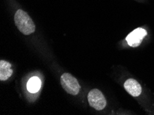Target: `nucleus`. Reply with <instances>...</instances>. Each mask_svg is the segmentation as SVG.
Listing matches in <instances>:
<instances>
[{"label":"nucleus","mask_w":154,"mask_h":115,"mask_svg":"<svg viewBox=\"0 0 154 115\" xmlns=\"http://www.w3.org/2000/svg\"><path fill=\"white\" fill-rule=\"evenodd\" d=\"M15 23L18 30L25 35L33 33L35 30V25L27 13L21 9L16 12L15 15Z\"/></svg>","instance_id":"nucleus-1"},{"label":"nucleus","mask_w":154,"mask_h":115,"mask_svg":"<svg viewBox=\"0 0 154 115\" xmlns=\"http://www.w3.org/2000/svg\"><path fill=\"white\" fill-rule=\"evenodd\" d=\"M60 83L64 90L70 95H77L80 92V86L78 81L71 74H63L60 77Z\"/></svg>","instance_id":"nucleus-2"},{"label":"nucleus","mask_w":154,"mask_h":115,"mask_svg":"<svg viewBox=\"0 0 154 115\" xmlns=\"http://www.w3.org/2000/svg\"><path fill=\"white\" fill-rule=\"evenodd\" d=\"M88 104L96 110H103L106 105V100L98 89H93L88 94Z\"/></svg>","instance_id":"nucleus-3"},{"label":"nucleus","mask_w":154,"mask_h":115,"mask_svg":"<svg viewBox=\"0 0 154 115\" xmlns=\"http://www.w3.org/2000/svg\"><path fill=\"white\" fill-rule=\"evenodd\" d=\"M146 35H147V32L145 29L142 28H137L127 35V37H126V41L129 46L136 48L140 45Z\"/></svg>","instance_id":"nucleus-4"},{"label":"nucleus","mask_w":154,"mask_h":115,"mask_svg":"<svg viewBox=\"0 0 154 115\" xmlns=\"http://www.w3.org/2000/svg\"><path fill=\"white\" fill-rule=\"evenodd\" d=\"M125 90L133 97H138L142 93V86L134 79H128L124 83Z\"/></svg>","instance_id":"nucleus-5"},{"label":"nucleus","mask_w":154,"mask_h":115,"mask_svg":"<svg viewBox=\"0 0 154 115\" xmlns=\"http://www.w3.org/2000/svg\"><path fill=\"white\" fill-rule=\"evenodd\" d=\"M13 74L11 64L4 60L0 61V80L6 81Z\"/></svg>","instance_id":"nucleus-6"},{"label":"nucleus","mask_w":154,"mask_h":115,"mask_svg":"<svg viewBox=\"0 0 154 115\" xmlns=\"http://www.w3.org/2000/svg\"><path fill=\"white\" fill-rule=\"evenodd\" d=\"M41 87V81L38 77H33L29 79L27 83V89L29 92L35 93L38 92Z\"/></svg>","instance_id":"nucleus-7"}]
</instances>
